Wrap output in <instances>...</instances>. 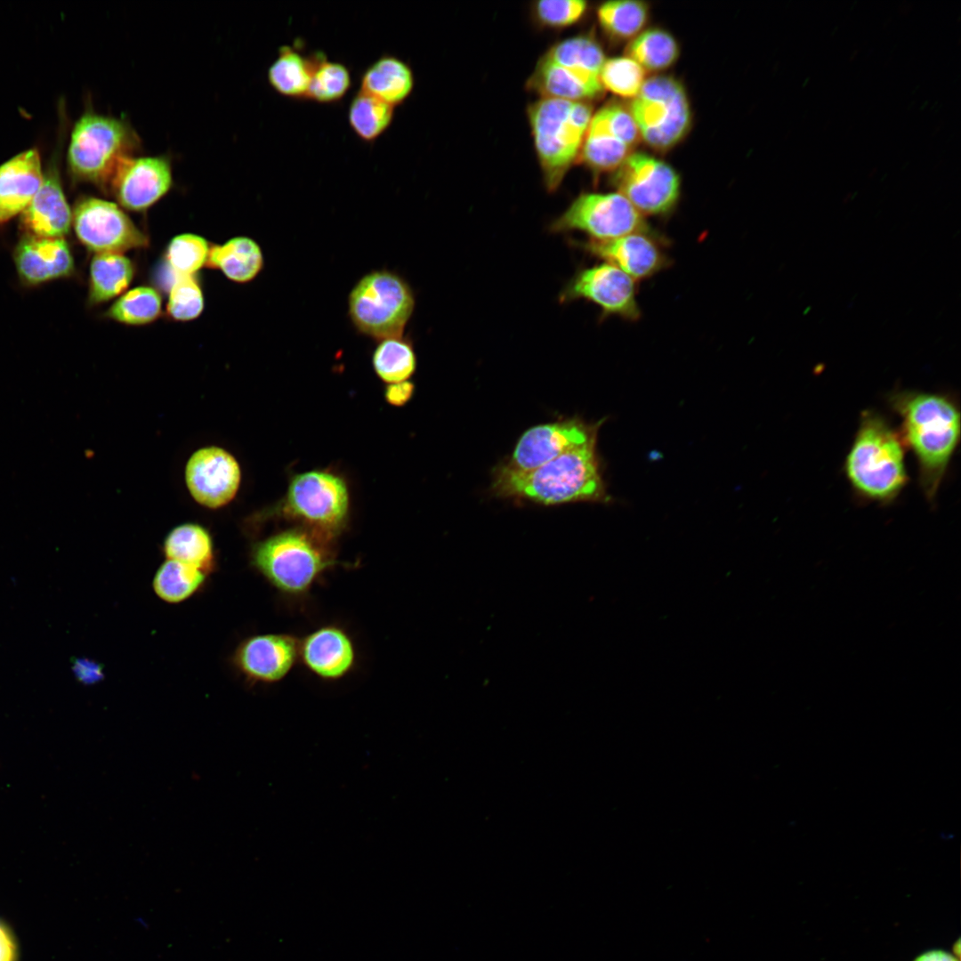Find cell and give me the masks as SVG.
Listing matches in <instances>:
<instances>
[{
    "label": "cell",
    "instance_id": "obj_1",
    "mask_svg": "<svg viewBox=\"0 0 961 961\" xmlns=\"http://www.w3.org/2000/svg\"><path fill=\"white\" fill-rule=\"evenodd\" d=\"M889 403L901 421L900 434L917 463L925 498L933 503L960 439V411L947 393L900 390Z\"/></svg>",
    "mask_w": 961,
    "mask_h": 961
},
{
    "label": "cell",
    "instance_id": "obj_2",
    "mask_svg": "<svg viewBox=\"0 0 961 961\" xmlns=\"http://www.w3.org/2000/svg\"><path fill=\"white\" fill-rule=\"evenodd\" d=\"M597 439L537 468L515 470L506 464L494 472L493 492L505 498L554 505L572 502L609 503L596 453Z\"/></svg>",
    "mask_w": 961,
    "mask_h": 961
},
{
    "label": "cell",
    "instance_id": "obj_3",
    "mask_svg": "<svg viewBox=\"0 0 961 961\" xmlns=\"http://www.w3.org/2000/svg\"><path fill=\"white\" fill-rule=\"evenodd\" d=\"M854 493L879 505L894 501L908 483L905 445L890 422L875 410H865L844 461Z\"/></svg>",
    "mask_w": 961,
    "mask_h": 961
},
{
    "label": "cell",
    "instance_id": "obj_4",
    "mask_svg": "<svg viewBox=\"0 0 961 961\" xmlns=\"http://www.w3.org/2000/svg\"><path fill=\"white\" fill-rule=\"evenodd\" d=\"M251 562L277 591L295 599L306 596L338 563L329 542L303 529H287L258 542Z\"/></svg>",
    "mask_w": 961,
    "mask_h": 961
},
{
    "label": "cell",
    "instance_id": "obj_5",
    "mask_svg": "<svg viewBox=\"0 0 961 961\" xmlns=\"http://www.w3.org/2000/svg\"><path fill=\"white\" fill-rule=\"evenodd\" d=\"M141 141L130 122L87 109L75 123L67 152L73 180L107 190L118 164L140 152Z\"/></svg>",
    "mask_w": 961,
    "mask_h": 961
},
{
    "label": "cell",
    "instance_id": "obj_6",
    "mask_svg": "<svg viewBox=\"0 0 961 961\" xmlns=\"http://www.w3.org/2000/svg\"><path fill=\"white\" fill-rule=\"evenodd\" d=\"M528 115L545 184L553 191L580 154L592 107L585 101L541 98L529 106Z\"/></svg>",
    "mask_w": 961,
    "mask_h": 961
},
{
    "label": "cell",
    "instance_id": "obj_7",
    "mask_svg": "<svg viewBox=\"0 0 961 961\" xmlns=\"http://www.w3.org/2000/svg\"><path fill=\"white\" fill-rule=\"evenodd\" d=\"M415 304L413 290L400 275L375 270L350 291L348 315L359 334L381 341L403 335Z\"/></svg>",
    "mask_w": 961,
    "mask_h": 961
},
{
    "label": "cell",
    "instance_id": "obj_8",
    "mask_svg": "<svg viewBox=\"0 0 961 961\" xmlns=\"http://www.w3.org/2000/svg\"><path fill=\"white\" fill-rule=\"evenodd\" d=\"M349 509V489L344 480L328 471L312 470L292 478L280 513L330 542L345 528Z\"/></svg>",
    "mask_w": 961,
    "mask_h": 961
},
{
    "label": "cell",
    "instance_id": "obj_9",
    "mask_svg": "<svg viewBox=\"0 0 961 961\" xmlns=\"http://www.w3.org/2000/svg\"><path fill=\"white\" fill-rule=\"evenodd\" d=\"M628 109L640 138L658 151L674 147L690 128L687 93L679 80L669 76L646 79Z\"/></svg>",
    "mask_w": 961,
    "mask_h": 961
},
{
    "label": "cell",
    "instance_id": "obj_10",
    "mask_svg": "<svg viewBox=\"0 0 961 961\" xmlns=\"http://www.w3.org/2000/svg\"><path fill=\"white\" fill-rule=\"evenodd\" d=\"M612 184L643 216H669L680 200L678 173L644 152L630 154L614 171Z\"/></svg>",
    "mask_w": 961,
    "mask_h": 961
},
{
    "label": "cell",
    "instance_id": "obj_11",
    "mask_svg": "<svg viewBox=\"0 0 961 961\" xmlns=\"http://www.w3.org/2000/svg\"><path fill=\"white\" fill-rule=\"evenodd\" d=\"M650 229L645 217L618 192L583 193L550 226L553 232L580 230L595 241Z\"/></svg>",
    "mask_w": 961,
    "mask_h": 961
},
{
    "label": "cell",
    "instance_id": "obj_12",
    "mask_svg": "<svg viewBox=\"0 0 961 961\" xmlns=\"http://www.w3.org/2000/svg\"><path fill=\"white\" fill-rule=\"evenodd\" d=\"M72 228L77 239L89 251L121 253L149 246L143 233L117 203L95 197H84L72 209Z\"/></svg>",
    "mask_w": 961,
    "mask_h": 961
},
{
    "label": "cell",
    "instance_id": "obj_13",
    "mask_svg": "<svg viewBox=\"0 0 961 961\" xmlns=\"http://www.w3.org/2000/svg\"><path fill=\"white\" fill-rule=\"evenodd\" d=\"M639 141L628 108L610 101L593 115L580 157L596 173L614 172L634 152Z\"/></svg>",
    "mask_w": 961,
    "mask_h": 961
},
{
    "label": "cell",
    "instance_id": "obj_14",
    "mask_svg": "<svg viewBox=\"0 0 961 961\" xmlns=\"http://www.w3.org/2000/svg\"><path fill=\"white\" fill-rule=\"evenodd\" d=\"M636 281L613 264L603 262L576 273L561 294V301L585 299L602 309L603 318L618 316L635 321L641 317Z\"/></svg>",
    "mask_w": 961,
    "mask_h": 961
},
{
    "label": "cell",
    "instance_id": "obj_15",
    "mask_svg": "<svg viewBox=\"0 0 961 961\" xmlns=\"http://www.w3.org/2000/svg\"><path fill=\"white\" fill-rule=\"evenodd\" d=\"M173 182L169 157L134 155L118 164L108 190L123 209L144 212L169 192Z\"/></svg>",
    "mask_w": 961,
    "mask_h": 961
},
{
    "label": "cell",
    "instance_id": "obj_16",
    "mask_svg": "<svg viewBox=\"0 0 961 961\" xmlns=\"http://www.w3.org/2000/svg\"><path fill=\"white\" fill-rule=\"evenodd\" d=\"M603 420L587 424L578 418L537 425L519 439L508 466L529 471L597 439Z\"/></svg>",
    "mask_w": 961,
    "mask_h": 961
},
{
    "label": "cell",
    "instance_id": "obj_17",
    "mask_svg": "<svg viewBox=\"0 0 961 961\" xmlns=\"http://www.w3.org/2000/svg\"><path fill=\"white\" fill-rule=\"evenodd\" d=\"M666 245L663 237L650 229L607 241L590 239L582 243L581 247L639 281L669 267L671 261Z\"/></svg>",
    "mask_w": 961,
    "mask_h": 961
},
{
    "label": "cell",
    "instance_id": "obj_18",
    "mask_svg": "<svg viewBox=\"0 0 961 961\" xmlns=\"http://www.w3.org/2000/svg\"><path fill=\"white\" fill-rule=\"evenodd\" d=\"M299 660V640L288 634L250 636L235 650L233 663L252 683H276L285 679Z\"/></svg>",
    "mask_w": 961,
    "mask_h": 961
},
{
    "label": "cell",
    "instance_id": "obj_19",
    "mask_svg": "<svg viewBox=\"0 0 961 961\" xmlns=\"http://www.w3.org/2000/svg\"><path fill=\"white\" fill-rule=\"evenodd\" d=\"M187 487L193 498L209 508L229 503L236 495L241 479L237 460L226 450L209 447L197 450L185 469Z\"/></svg>",
    "mask_w": 961,
    "mask_h": 961
},
{
    "label": "cell",
    "instance_id": "obj_20",
    "mask_svg": "<svg viewBox=\"0 0 961 961\" xmlns=\"http://www.w3.org/2000/svg\"><path fill=\"white\" fill-rule=\"evenodd\" d=\"M357 658L351 635L336 624L320 626L299 640V660L323 681L344 678L354 670Z\"/></svg>",
    "mask_w": 961,
    "mask_h": 961
},
{
    "label": "cell",
    "instance_id": "obj_21",
    "mask_svg": "<svg viewBox=\"0 0 961 961\" xmlns=\"http://www.w3.org/2000/svg\"><path fill=\"white\" fill-rule=\"evenodd\" d=\"M57 164L47 166L39 190L20 214V228L25 236L65 238L72 227V209Z\"/></svg>",
    "mask_w": 961,
    "mask_h": 961
},
{
    "label": "cell",
    "instance_id": "obj_22",
    "mask_svg": "<svg viewBox=\"0 0 961 961\" xmlns=\"http://www.w3.org/2000/svg\"><path fill=\"white\" fill-rule=\"evenodd\" d=\"M13 260L20 279L39 285L70 276L75 263L65 238L23 235L15 246Z\"/></svg>",
    "mask_w": 961,
    "mask_h": 961
},
{
    "label": "cell",
    "instance_id": "obj_23",
    "mask_svg": "<svg viewBox=\"0 0 961 961\" xmlns=\"http://www.w3.org/2000/svg\"><path fill=\"white\" fill-rule=\"evenodd\" d=\"M44 181L39 152L27 149L0 166V224L20 215Z\"/></svg>",
    "mask_w": 961,
    "mask_h": 961
},
{
    "label": "cell",
    "instance_id": "obj_24",
    "mask_svg": "<svg viewBox=\"0 0 961 961\" xmlns=\"http://www.w3.org/2000/svg\"><path fill=\"white\" fill-rule=\"evenodd\" d=\"M414 85V74L409 65L399 57L384 54L364 70L359 90L396 108L408 98Z\"/></svg>",
    "mask_w": 961,
    "mask_h": 961
},
{
    "label": "cell",
    "instance_id": "obj_25",
    "mask_svg": "<svg viewBox=\"0 0 961 961\" xmlns=\"http://www.w3.org/2000/svg\"><path fill=\"white\" fill-rule=\"evenodd\" d=\"M206 266L220 271L236 283L254 279L264 266L260 245L246 236L233 237L222 244L211 245Z\"/></svg>",
    "mask_w": 961,
    "mask_h": 961
},
{
    "label": "cell",
    "instance_id": "obj_26",
    "mask_svg": "<svg viewBox=\"0 0 961 961\" xmlns=\"http://www.w3.org/2000/svg\"><path fill=\"white\" fill-rule=\"evenodd\" d=\"M135 273L125 254H94L89 268L88 301L99 304L118 298L128 290Z\"/></svg>",
    "mask_w": 961,
    "mask_h": 961
},
{
    "label": "cell",
    "instance_id": "obj_27",
    "mask_svg": "<svg viewBox=\"0 0 961 961\" xmlns=\"http://www.w3.org/2000/svg\"><path fill=\"white\" fill-rule=\"evenodd\" d=\"M529 86L539 93L542 98L560 99L572 101H585L600 96L603 87L594 85L571 70L553 63L542 57Z\"/></svg>",
    "mask_w": 961,
    "mask_h": 961
},
{
    "label": "cell",
    "instance_id": "obj_28",
    "mask_svg": "<svg viewBox=\"0 0 961 961\" xmlns=\"http://www.w3.org/2000/svg\"><path fill=\"white\" fill-rule=\"evenodd\" d=\"M315 63V52L306 56L284 44L271 64L267 78L279 94L292 99H306Z\"/></svg>",
    "mask_w": 961,
    "mask_h": 961
},
{
    "label": "cell",
    "instance_id": "obj_29",
    "mask_svg": "<svg viewBox=\"0 0 961 961\" xmlns=\"http://www.w3.org/2000/svg\"><path fill=\"white\" fill-rule=\"evenodd\" d=\"M543 57L592 84L602 85L600 76L606 58L600 44L591 36H578L563 40Z\"/></svg>",
    "mask_w": 961,
    "mask_h": 961
},
{
    "label": "cell",
    "instance_id": "obj_30",
    "mask_svg": "<svg viewBox=\"0 0 961 961\" xmlns=\"http://www.w3.org/2000/svg\"><path fill=\"white\" fill-rule=\"evenodd\" d=\"M164 553L167 560L192 566L206 574L214 568L212 537L198 524L185 523L172 529L165 539Z\"/></svg>",
    "mask_w": 961,
    "mask_h": 961
},
{
    "label": "cell",
    "instance_id": "obj_31",
    "mask_svg": "<svg viewBox=\"0 0 961 961\" xmlns=\"http://www.w3.org/2000/svg\"><path fill=\"white\" fill-rule=\"evenodd\" d=\"M627 57L635 61L645 71H661L671 67L680 54L674 36L659 28L642 30L634 37L626 49Z\"/></svg>",
    "mask_w": 961,
    "mask_h": 961
},
{
    "label": "cell",
    "instance_id": "obj_32",
    "mask_svg": "<svg viewBox=\"0 0 961 961\" xmlns=\"http://www.w3.org/2000/svg\"><path fill=\"white\" fill-rule=\"evenodd\" d=\"M394 112V106L359 90L351 101L348 121L360 140L372 142L390 127Z\"/></svg>",
    "mask_w": 961,
    "mask_h": 961
},
{
    "label": "cell",
    "instance_id": "obj_33",
    "mask_svg": "<svg viewBox=\"0 0 961 961\" xmlns=\"http://www.w3.org/2000/svg\"><path fill=\"white\" fill-rule=\"evenodd\" d=\"M649 5L643 1L617 0L601 4L598 21L603 31L615 40L633 39L646 26Z\"/></svg>",
    "mask_w": 961,
    "mask_h": 961
},
{
    "label": "cell",
    "instance_id": "obj_34",
    "mask_svg": "<svg viewBox=\"0 0 961 961\" xmlns=\"http://www.w3.org/2000/svg\"><path fill=\"white\" fill-rule=\"evenodd\" d=\"M162 313V297L150 286H139L125 291L115 300L106 316L120 324L143 326L157 320Z\"/></svg>",
    "mask_w": 961,
    "mask_h": 961
},
{
    "label": "cell",
    "instance_id": "obj_35",
    "mask_svg": "<svg viewBox=\"0 0 961 961\" xmlns=\"http://www.w3.org/2000/svg\"><path fill=\"white\" fill-rule=\"evenodd\" d=\"M372 366L376 376L388 384L408 381L416 367L412 343L403 335L379 341L373 351Z\"/></svg>",
    "mask_w": 961,
    "mask_h": 961
},
{
    "label": "cell",
    "instance_id": "obj_36",
    "mask_svg": "<svg viewBox=\"0 0 961 961\" xmlns=\"http://www.w3.org/2000/svg\"><path fill=\"white\" fill-rule=\"evenodd\" d=\"M206 573L192 566L166 560L157 569L152 582L156 594L169 603L190 597L204 583Z\"/></svg>",
    "mask_w": 961,
    "mask_h": 961
},
{
    "label": "cell",
    "instance_id": "obj_37",
    "mask_svg": "<svg viewBox=\"0 0 961 961\" xmlns=\"http://www.w3.org/2000/svg\"><path fill=\"white\" fill-rule=\"evenodd\" d=\"M351 85L349 69L341 62L328 61L322 52H315V63L306 100L334 103L344 97Z\"/></svg>",
    "mask_w": 961,
    "mask_h": 961
},
{
    "label": "cell",
    "instance_id": "obj_38",
    "mask_svg": "<svg viewBox=\"0 0 961 961\" xmlns=\"http://www.w3.org/2000/svg\"><path fill=\"white\" fill-rule=\"evenodd\" d=\"M210 244L200 235L182 233L174 236L166 249V261L177 277L195 276L206 267Z\"/></svg>",
    "mask_w": 961,
    "mask_h": 961
},
{
    "label": "cell",
    "instance_id": "obj_39",
    "mask_svg": "<svg viewBox=\"0 0 961 961\" xmlns=\"http://www.w3.org/2000/svg\"><path fill=\"white\" fill-rule=\"evenodd\" d=\"M646 71L627 56L606 59L601 83L606 90L624 98H634L645 82Z\"/></svg>",
    "mask_w": 961,
    "mask_h": 961
},
{
    "label": "cell",
    "instance_id": "obj_40",
    "mask_svg": "<svg viewBox=\"0 0 961 961\" xmlns=\"http://www.w3.org/2000/svg\"><path fill=\"white\" fill-rule=\"evenodd\" d=\"M204 308L203 291L195 276L176 277L168 292L167 315L176 321H191L201 315Z\"/></svg>",
    "mask_w": 961,
    "mask_h": 961
},
{
    "label": "cell",
    "instance_id": "obj_41",
    "mask_svg": "<svg viewBox=\"0 0 961 961\" xmlns=\"http://www.w3.org/2000/svg\"><path fill=\"white\" fill-rule=\"evenodd\" d=\"M587 4L583 0H542L535 4V14L544 25L564 28L576 23L584 15Z\"/></svg>",
    "mask_w": 961,
    "mask_h": 961
},
{
    "label": "cell",
    "instance_id": "obj_42",
    "mask_svg": "<svg viewBox=\"0 0 961 961\" xmlns=\"http://www.w3.org/2000/svg\"><path fill=\"white\" fill-rule=\"evenodd\" d=\"M72 670L77 680L84 684H93L104 677L102 666L88 658L73 659Z\"/></svg>",
    "mask_w": 961,
    "mask_h": 961
},
{
    "label": "cell",
    "instance_id": "obj_43",
    "mask_svg": "<svg viewBox=\"0 0 961 961\" xmlns=\"http://www.w3.org/2000/svg\"><path fill=\"white\" fill-rule=\"evenodd\" d=\"M414 385L408 381L389 384L384 391L386 400L393 406H402L412 397Z\"/></svg>",
    "mask_w": 961,
    "mask_h": 961
},
{
    "label": "cell",
    "instance_id": "obj_44",
    "mask_svg": "<svg viewBox=\"0 0 961 961\" xmlns=\"http://www.w3.org/2000/svg\"><path fill=\"white\" fill-rule=\"evenodd\" d=\"M18 945L11 929L0 920V961H18Z\"/></svg>",
    "mask_w": 961,
    "mask_h": 961
},
{
    "label": "cell",
    "instance_id": "obj_45",
    "mask_svg": "<svg viewBox=\"0 0 961 961\" xmlns=\"http://www.w3.org/2000/svg\"><path fill=\"white\" fill-rule=\"evenodd\" d=\"M913 961H959V958L949 951L934 949L919 954Z\"/></svg>",
    "mask_w": 961,
    "mask_h": 961
}]
</instances>
